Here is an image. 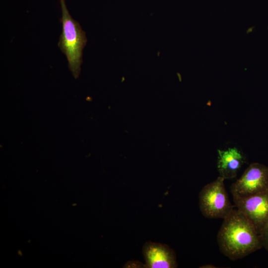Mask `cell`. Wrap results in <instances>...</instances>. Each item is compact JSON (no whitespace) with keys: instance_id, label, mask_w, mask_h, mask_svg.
Segmentation results:
<instances>
[{"instance_id":"6","label":"cell","mask_w":268,"mask_h":268,"mask_svg":"<svg viewBox=\"0 0 268 268\" xmlns=\"http://www.w3.org/2000/svg\"><path fill=\"white\" fill-rule=\"evenodd\" d=\"M142 254L145 267L149 268H175L178 267L175 251L164 244L147 242Z\"/></svg>"},{"instance_id":"7","label":"cell","mask_w":268,"mask_h":268,"mask_svg":"<svg viewBox=\"0 0 268 268\" xmlns=\"http://www.w3.org/2000/svg\"><path fill=\"white\" fill-rule=\"evenodd\" d=\"M217 153V167L219 176L224 179L235 178L245 162L243 154L236 147L218 149Z\"/></svg>"},{"instance_id":"4","label":"cell","mask_w":268,"mask_h":268,"mask_svg":"<svg viewBox=\"0 0 268 268\" xmlns=\"http://www.w3.org/2000/svg\"><path fill=\"white\" fill-rule=\"evenodd\" d=\"M268 190V167L252 163L230 186L232 196L247 197Z\"/></svg>"},{"instance_id":"9","label":"cell","mask_w":268,"mask_h":268,"mask_svg":"<svg viewBox=\"0 0 268 268\" xmlns=\"http://www.w3.org/2000/svg\"><path fill=\"white\" fill-rule=\"evenodd\" d=\"M205 267H201V268H215V267L213 265H206L204 266Z\"/></svg>"},{"instance_id":"1","label":"cell","mask_w":268,"mask_h":268,"mask_svg":"<svg viewBox=\"0 0 268 268\" xmlns=\"http://www.w3.org/2000/svg\"><path fill=\"white\" fill-rule=\"evenodd\" d=\"M217 241L221 253L232 261L242 259L263 247L261 236L254 225L237 209L223 219Z\"/></svg>"},{"instance_id":"8","label":"cell","mask_w":268,"mask_h":268,"mask_svg":"<svg viewBox=\"0 0 268 268\" xmlns=\"http://www.w3.org/2000/svg\"><path fill=\"white\" fill-rule=\"evenodd\" d=\"M263 247L268 251V223L260 235Z\"/></svg>"},{"instance_id":"3","label":"cell","mask_w":268,"mask_h":268,"mask_svg":"<svg viewBox=\"0 0 268 268\" xmlns=\"http://www.w3.org/2000/svg\"><path fill=\"white\" fill-rule=\"evenodd\" d=\"M224 180L219 176L200 191L199 204L205 217L224 219L234 209L225 188Z\"/></svg>"},{"instance_id":"2","label":"cell","mask_w":268,"mask_h":268,"mask_svg":"<svg viewBox=\"0 0 268 268\" xmlns=\"http://www.w3.org/2000/svg\"><path fill=\"white\" fill-rule=\"evenodd\" d=\"M62 10V32L58 43L66 55L68 67L75 78H77L82 63V50L87 42L85 32L79 24L69 14L65 0H60Z\"/></svg>"},{"instance_id":"5","label":"cell","mask_w":268,"mask_h":268,"mask_svg":"<svg viewBox=\"0 0 268 268\" xmlns=\"http://www.w3.org/2000/svg\"><path fill=\"white\" fill-rule=\"evenodd\" d=\"M237 209L254 225L261 235L268 223V190L247 197H233Z\"/></svg>"}]
</instances>
